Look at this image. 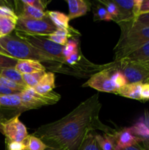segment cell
Returning a JSON list of instances; mask_svg holds the SVG:
<instances>
[{
  "instance_id": "cell-34",
  "label": "cell",
  "mask_w": 149,
  "mask_h": 150,
  "mask_svg": "<svg viewBox=\"0 0 149 150\" xmlns=\"http://www.w3.org/2000/svg\"><path fill=\"white\" fill-rule=\"evenodd\" d=\"M22 2L27 5H30L32 7H36L45 11V9L46 8V4L40 0H22Z\"/></svg>"
},
{
  "instance_id": "cell-3",
  "label": "cell",
  "mask_w": 149,
  "mask_h": 150,
  "mask_svg": "<svg viewBox=\"0 0 149 150\" xmlns=\"http://www.w3.org/2000/svg\"><path fill=\"white\" fill-rule=\"evenodd\" d=\"M0 47L17 59H33L40 62H58L56 59L34 48L16 35H9L0 38Z\"/></svg>"
},
{
  "instance_id": "cell-42",
  "label": "cell",
  "mask_w": 149,
  "mask_h": 150,
  "mask_svg": "<svg viewBox=\"0 0 149 150\" xmlns=\"http://www.w3.org/2000/svg\"><path fill=\"white\" fill-rule=\"evenodd\" d=\"M0 54H3V55L7 56V57H11L10 54H8L5 51H4V50H3L1 47H0Z\"/></svg>"
},
{
  "instance_id": "cell-37",
  "label": "cell",
  "mask_w": 149,
  "mask_h": 150,
  "mask_svg": "<svg viewBox=\"0 0 149 150\" xmlns=\"http://www.w3.org/2000/svg\"><path fill=\"white\" fill-rule=\"evenodd\" d=\"M80 54H79L78 51L74 53V54H71L68 58L66 59V63L70 65H73V64H75L77 62L80 60Z\"/></svg>"
},
{
  "instance_id": "cell-36",
  "label": "cell",
  "mask_w": 149,
  "mask_h": 150,
  "mask_svg": "<svg viewBox=\"0 0 149 150\" xmlns=\"http://www.w3.org/2000/svg\"><path fill=\"white\" fill-rule=\"evenodd\" d=\"M140 96H141V101L149 100V83H143Z\"/></svg>"
},
{
  "instance_id": "cell-2",
  "label": "cell",
  "mask_w": 149,
  "mask_h": 150,
  "mask_svg": "<svg viewBox=\"0 0 149 150\" xmlns=\"http://www.w3.org/2000/svg\"><path fill=\"white\" fill-rule=\"evenodd\" d=\"M121 35L114 48L115 62L120 61L149 42V26L139 24L133 20L121 22Z\"/></svg>"
},
{
  "instance_id": "cell-39",
  "label": "cell",
  "mask_w": 149,
  "mask_h": 150,
  "mask_svg": "<svg viewBox=\"0 0 149 150\" xmlns=\"http://www.w3.org/2000/svg\"><path fill=\"white\" fill-rule=\"evenodd\" d=\"M145 13H149V0H143L140 6L139 16Z\"/></svg>"
},
{
  "instance_id": "cell-44",
  "label": "cell",
  "mask_w": 149,
  "mask_h": 150,
  "mask_svg": "<svg viewBox=\"0 0 149 150\" xmlns=\"http://www.w3.org/2000/svg\"><path fill=\"white\" fill-rule=\"evenodd\" d=\"M0 133L3 134V122L1 121H0Z\"/></svg>"
},
{
  "instance_id": "cell-17",
  "label": "cell",
  "mask_w": 149,
  "mask_h": 150,
  "mask_svg": "<svg viewBox=\"0 0 149 150\" xmlns=\"http://www.w3.org/2000/svg\"><path fill=\"white\" fill-rule=\"evenodd\" d=\"M47 15L48 18L57 29H68V30L73 29L69 24L70 19L68 16L64 13L59 11H47Z\"/></svg>"
},
{
  "instance_id": "cell-8",
  "label": "cell",
  "mask_w": 149,
  "mask_h": 150,
  "mask_svg": "<svg viewBox=\"0 0 149 150\" xmlns=\"http://www.w3.org/2000/svg\"><path fill=\"white\" fill-rule=\"evenodd\" d=\"M113 70L114 67H109L95 73L83 85V86H89L99 92L116 95L118 89L115 86L111 79Z\"/></svg>"
},
{
  "instance_id": "cell-27",
  "label": "cell",
  "mask_w": 149,
  "mask_h": 150,
  "mask_svg": "<svg viewBox=\"0 0 149 150\" xmlns=\"http://www.w3.org/2000/svg\"><path fill=\"white\" fill-rule=\"evenodd\" d=\"M111 79H112V81L115 86L118 89L128 83L127 79L122 73V72H121L118 68H115V67H114V70L112 73Z\"/></svg>"
},
{
  "instance_id": "cell-33",
  "label": "cell",
  "mask_w": 149,
  "mask_h": 150,
  "mask_svg": "<svg viewBox=\"0 0 149 150\" xmlns=\"http://www.w3.org/2000/svg\"><path fill=\"white\" fill-rule=\"evenodd\" d=\"M0 17L10 18L18 20V15L7 6L0 5Z\"/></svg>"
},
{
  "instance_id": "cell-11",
  "label": "cell",
  "mask_w": 149,
  "mask_h": 150,
  "mask_svg": "<svg viewBox=\"0 0 149 150\" xmlns=\"http://www.w3.org/2000/svg\"><path fill=\"white\" fill-rule=\"evenodd\" d=\"M115 139V150H123L140 143L142 139L133 134L130 127L114 133Z\"/></svg>"
},
{
  "instance_id": "cell-16",
  "label": "cell",
  "mask_w": 149,
  "mask_h": 150,
  "mask_svg": "<svg viewBox=\"0 0 149 150\" xmlns=\"http://www.w3.org/2000/svg\"><path fill=\"white\" fill-rule=\"evenodd\" d=\"M55 88V75L52 72H46L34 89L39 94H48L53 92Z\"/></svg>"
},
{
  "instance_id": "cell-12",
  "label": "cell",
  "mask_w": 149,
  "mask_h": 150,
  "mask_svg": "<svg viewBox=\"0 0 149 150\" xmlns=\"http://www.w3.org/2000/svg\"><path fill=\"white\" fill-rule=\"evenodd\" d=\"M0 108L16 109L21 111L34 109L30 105L22 101L19 94L10 95H0Z\"/></svg>"
},
{
  "instance_id": "cell-32",
  "label": "cell",
  "mask_w": 149,
  "mask_h": 150,
  "mask_svg": "<svg viewBox=\"0 0 149 150\" xmlns=\"http://www.w3.org/2000/svg\"><path fill=\"white\" fill-rule=\"evenodd\" d=\"M0 85L9 88L10 89H13V90L17 91L18 92H23L27 87V86H22V85L18 84V83H15V82L9 80V79H6L4 77H2L1 76H0Z\"/></svg>"
},
{
  "instance_id": "cell-47",
  "label": "cell",
  "mask_w": 149,
  "mask_h": 150,
  "mask_svg": "<svg viewBox=\"0 0 149 150\" xmlns=\"http://www.w3.org/2000/svg\"><path fill=\"white\" fill-rule=\"evenodd\" d=\"M145 63H149V62H145Z\"/></svg>"
},
{
  "instance_id": "cell-40",
  "label": "cell",
  "mask_w": 149,
  "mask_h": 150,
  "mask_svg": "<svg viewBox=\"0 0 149 150\" xmlns=\"http://www.w3.org/2000/svg\"><path fill=\"white\" fill-rule=\"evenodd\" d=\"M123 150H145V149H143V147L141 146V144L139 143V144H137L134 145V146H131L128 148H126V149Z\"/></svg>"
},
{
  "instance_id": "cell-30",
  "label": "cell",
  "mask_w": 149,
  "mask_h": 150,
  "mask_svg": "<svg viewBox=\"0 0 149 150\" xmlns=\"http://www.w3.org/2000/svg\"><path fill=\"white\" fill-rule=\"evenodd\" d=\"M105 6V9L108 12L110 15L113 18V20L116 21L117 19L119 17V10L116 4L114 3L113 1H99Z\"/></svg>"
},
{
  "instance_id": "cell-4",
  "label": "cell",
  "mask_w": 149,
  "mask_h": 150,
  "mask_svg": "<svg viewBox=\"0 0 149 150\" xmlns=\"http://www.w3.org/2000/svg\"><path fill=\"white\" fill-rule=\"evenodd\" d=\"M15 35L28 42L34 48L49 54L51 57H54L58 60V62L61 64H65L66 59L63 55V45H58L55 42L48 40L46 37L40 36V35H33L23 31L15 29Z\"/></svg>"
},
{
  "instance_id": "cell-21",
  "label": "cell",
  "mask_w": 149,
  "mask_h": 150,
  "mask_svg": "<svg viewBox=\"0 0 149 150\" xmlns=\"http://www.w3.org/2000/svg\"><path fill=\"white\" fill-rule=\"evenodd\" d=\"M114 133H105L104 136L99 134L95 135L98 144L102 150H115V139Z\"/></svg>"
},
{
  "instance_id": "cell-45",
  "label": "cell",
  "mask_w": 149,
  "mask_h": 150,
  "mask_svg": "<svg viewBox=\"0 0 149 150\" xmlns=\"http://www.w3.org/2000/svg\"><path fill=\"white\" fill-rule=\"evenodd\" d=\"M140 64H143V65L144 66V67H145L146 68H148L149 70V63H140Z\"/></svg>"
},
{
  "instance_id": "cell-46",
  "label": "cell",
  "mask_w": 149,
  "mask_h": 150,
  "mask_svg": "<svg viewBox=\"0 0 149 150\" xmlns=\"http://www.w3.org/2000/svg\"><path fill=\"white\" fill-rule=\"evenodd\" d=\"M0 29H1V22H0ZM0 38H1V32H0Z\"/></svg>"
},
{
  "instance_id": "cell-10",
  "label": "cell",
  "mask_w": 149,
  "mask_h": 150,
  "mask_svg": "<svg viewBox=\"0 0 149 150\" xmlns=\"http://www.w3.org/2000/svg\"><path fill=\"white\" fill-rule=\"evenodd\" d=\"M142 1L143 0H113L119 10V17L117 19V23L135 19L139 16Z\"/></svg>"
},
{
  "instance_id": "cell-25",
  "label": "cell",
  "mask_w": 149,
  "mask_h": 150,
  "mask_svg": "<svg viewBox=\"0 0 149 150\" xmlns=\"http://www.w3.org/2000/svg\"><path fill=\"white\" fill-rule=\"evenodd\" d=\"M0 22H1V37L9 35L13 30H15L17 20L10 18L0 17Z\"/></svg>"
},
{
  "instance_id": "cell-28",
  "label": "cell",
  "mask_w": 149,
  "mask_h": 150,
  "mask_svg": "<svg viewBox=\"0 0 149 150\" xmlns=\"http://www.w3.org/2000/svg\"><path fill=\"white\" fill-rule=\"evenodd\" d=\"M78 51V40L72 38L69 39L68 42L64 46L63 49V55H64L65 59L68 58L71 54Z\"/></svg>"
},
{
  "instance_id": "cell-9",
  "label": "cell",
  "mask_w": 149,
  "mask_h": 150,
  "mask_svg": "<svg viewBox=\"0 0 149 150\" xmlns=\"http://www.w3.org/2000/svg\"><path fill=\"white\" fill-rule=\"evenodd\" d=\"M19 116L20 114H18L3 122V135L7 141L23 142L29 137L27 129L20 121Z\"/></svg>"
},
{
  "instance_id": "cell-19",
  "label": "cell",
  "mask_w": 149,
  "mask_h": 150,
  "mask_svg": "<svg viewBox=\"0 0 149 150\" xmlns=\"http://www.w3.org/2000/svg\"><path fill=\"white\" fill-rule=\"evenodd\" d=\"M124 59L139 63L149 62V42L145 44Z\"/></svg>"
},
{
  "instance_id": "cell-7",
  "label": "cell",
  "mask_w": 149,
  "mask_h": 150,
  "mask_svg": "<svg viewBox=\"0 0 149 150\" xmlns=\"http://www.w3.org/2000/svg\"><path fill=\"white\" fill-rule=\"evenodd\" d=\"M19 96L23 103L30 105L34 109L43 105L55 104L61 99V95L53 91L48 94H39L34 88L28 86L19 93Z\"/></svg>"
},
{
  "instance_id": "cell-35",
  "label": "cell",
  "mask_w": 149,
  "mask_h": 150,
  "mask_svg": "<svg viewBox=\"0 0 149 150\" xmlns=\"http://www.w3.org/2000/svg\"><path fill=\"white\" fill-rule=\"evenodd\" d=\"M134 21L142 26H149V13L140 15L134 19Z\"/></svg>"
},
{
  "instance_id": "cell-18",
  "label": "cell",
  "mask_w": 149,
  "mask_h": 150,
  "mask_svg": "<svg viewBox=\"0 0 149 150\" xmlns=\"http://www.w3.org/2000/svg\"><path fill=\"white\" fill-rule=\"evenodd\" d=\"M20 3L22 4L21 10H20V13L18 15V16H21V17L27 18L38 19V20L48 18L47 12L23 4L22 1H20Z\"/></svg>"
},
{
  "instance_id": "cell-26",
  "label": "cell",
  "mask_w": 149,
  "mask_h": 150,
  "mask_svg": "<svg viewBox=\"0 0 149 150\" xmlns=\"http://www.w3.org/2000/svg\"><path fill=\"white\" fill-rule=\"evenodd\" d=\"M23 142L26 146V150H45L48 147L40 139L33 135L29 136Z\"/></svg>"
},
{
  "instance_id": "cell-24",
  "label": "cell",
  "mask_w": 149,
  "mask_h": 150,
  "mask_svg": "<svg viewBox=\"0 0 149 150\" xmlns=\"http://www.w3.org/2000/svg\"><path fill=\"white\" fill-rule=\"evenodd\" d=\"M45 73H46V71H40L29 73V74H23L22 78L26 86L34 88L39 83L42 77L45 76Z\"/></svg>"
},
{
  "instance_id": "cell-5",
  "label": "cell",
  "mask_w": 149,
  "mask_h": 150,
  "mask_svg": "<svg viewBox=\"0 0 149 150\" xmlns=\"http://www.w3.org/2000/svg\"><path fill=\"white\" fill-rule=\"evenodd\" d=\"M15 29L45 37L55 32L57 28L53 24L48 18L38 20L18 16Z\"/></svg>"
},
{
  "instance_id": "cell-1",
  "label": "cell",
  "mask_w": 149,
  "mask_h": 150,
  "mask_svg": "<svg viewBox=\"0 0 149 150\" xmlns=\"http://www.w3.org/2000/svg\"><path fill=\"white\" fill-rule=\"evenodd\" d=\"M99 95L83 101L63 118L44 125L32 135L48 146L66 150H78L85 136L94 129L105 130L99 121L101 109Z\"/></svg>"
},
{
  "instance_id": "cell-23",
  "label": "cell",
  "mask_w": 149,
  "mask_h": 150,
  "mask_svg": "<svg viewBox=\"0 0 149 150\" xmlns=\"http://www.w3.org/2000/svg\"><path fill=\"white\" fill-rule=\"evenodd\" d=\"M78 150H102V149L98 144L95 135L91 131L85 136Z\"/></svg>"
},
{
  "instance_id": "cell-43",
  "label": "cell",
  "mask_w": 149,
  "mask_h": 150,
  "mask_svg": "<svg viewBox=\"0 0 149 150\" xmlns=\"http://www.w3.org/2000/svg\"><path fill=\"white\" fill-rule=\"evenodd\" d=\"M45 150H66L64 149H60V148H56V147H51V146H48Z\"/></svg>"
},
{
  "instance_id": "cell-20",
  "label": "cell",
  "mask_w": 149,
  "mask_h": 150,
  "mask_svg": "<svg viewBox=\"0 0 149 150\" xmlns=\"http://www.w3.org/2000/svg\"><path fill=\"white\" fill-rule=\"evenodd\" d=\"M70 31H74V29L72 30H68V29H57L55 32H53L51 35L45 36L48 40H50L52 42L58 44L60 45H64L67 43L69 40V38L71 37V33Z\"/></svg>"
},
{
  "instance_id": "cell-31",
  "label": "cell",
  "mask_w": 149,
  "mask_h": 150,
  "mask_svg": "<svg viewBox=\"0 0 149 150\" xmlns=\"http://www.w3.org/2000/svg\"><path fill=\"white\" fill-rule=\"evenodd\" d=\"M18 59L14 57L0 54V70L6 68H14L17 64Z\"/></svg>"
},
{
  "instance_id": "cell-38",
  "label": "cell",
  "mask_w": 149,
  "mask_h": 150,
  "mask_svg": "<svg viewBox=\"0 0 149 150\" xmlns=\"http://www.w3.org/2000/svg\"><path fill=\"white\" fill-rule=\"evenodd\" d=\"M20 92H17V91L13 90V89H10L9 88L5 87V86H3L1 85H0V95H17L19 94Z\"/></svg>"
},
{
  "instance_id": "cell-15",
  "label": "cell",
  "mask_w": 149,
  "mask_h": 150,
  "mask_svg": "<svg viewBox=\"0 0 149 150\" xmlns=\"http://www.w3.org/2000/svg\"><path fill=\"white\" fill-rule=\"evenodd\" d=\"M142 85L143 83H127L125 86H122L118 89L116 95L129 98V99L141 101L140 92H141Z\"/></svg>"
},
{
  "instance_id": "cell-22",
  "label": "cell",
  "mask_w": 149,
  "mask_h": 150,
  "mask_svg": "<svg viewBox=\"0 0 149 150\" xmlns=\"http://www.w3.org/2000/svg\"><path fill=\"white\" fill-rule=\"evenodd\" d=\"M0 76L2 77L6 78L12 81L17 83L22 86H26L25 83L23 82L22 74L19 73L15 68H6L0 70Z\"/></svg>"
},
{
  "instance_id": "cell-29",
  "label": "cell",
  "mask_w": 149,
  "mask_h": 150,
  "mask_svg": "<svg viewBox=\"0 0 149 150\" xmlns=\"http://www.w3.org/2000/svg\"><path fill=\"white\" fill-rule=\"evenodd\" d=\"M93 20L94 21H114L113 18L108 13L105 7L98 6L94 11L93 14Z\"/></svg>"
},
{
  "instance_id": "cell-6",
  "label": "cell",
  "mask_w": 149,
  "mask_h": 150,
  "mask_svg": "<svg viewBox=\"0 0 149 150\" xmlns=\"http://www.w3.org/2000/svg\"><path fill=\"white\" fill-rule=\"evenodd\" d=\"M119 70L127 79L128 83H149V70L143 64L122 59L116 62Z\"/></svg>"
},
{
  "instance_id": "cell-41",
  "label": "cell",
  "mask_w": 149,
  "mask_h": 150,
  "mask_svg": "<svg viewBox=\"0 0 149 150\" xmlns=\"http://www.w3.org/2000/svg\"><path fill=\"white\" fill-rule=\"evenodd\" d=\"M140 144L145 150H149V139H143Z\"/></svg>"
},
{
  "instance_id": "cell-14",
  "label": "cell",
  "mask_w": 149,
  "mask_h": 150,
  "mask_svg": "<svg viewBox=\"0 0 149 150\" xmlns=\"http://www.w3.org/2000/svg\"><path fill=\"white\" fill-rule=\"evenodd\" d=\"M15 68L22 75L46 70L40 62L33 59H18Z\"/></svg>"
},
{
  "instance_id": "cell-13",
  "label": "cell",
  "mask_w": 149,
  "mask_h": 150,
  "mask_svg": "<svg viewBox=\"0 0 149 150\" xmlns=\"http://www.w3.org/2000/svg\"><path fill=\"white\" fill-rule=\"evenodd\" d=\"M69 8V19L77 18L85 16L90 10V4L84 0H66Z\"/></svg>"
}]
</instances>
